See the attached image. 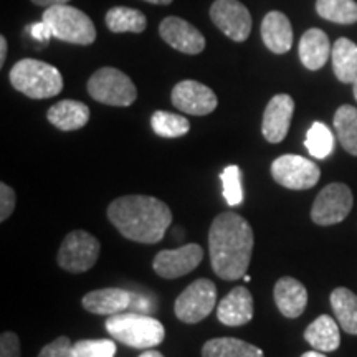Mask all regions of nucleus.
Listing matches in <instances>:
<instances>
[{"instance_id": "nucleus-1", "label": "nucleus", "mask_w": 357, "mask_h": 357, "mask_svg": "<svg viewBox=\"0 0 357 357\" xmlns=\"http://www.w3.org/2000/svg\"><path fill=\"white\" fill-rule=\"evenodd\" d=\"M253 245V230L242 215L234 212L217 215L208 230V252L213 273L227 281L243 278L252 260Z\"/></svg>"}, {"instance_id": "nucleus-2", "label": "nucleus", "mask_w": 357, "mask_h": 357, "mask_svg": "<svg viewBox=\"0 0 357 357\" xmlns=\"http://www.w3.org/2000/svg\"><path fill=\"white\" fill-rule=\"evenodd\" d=\"M108 218L128 240L159 243L172 223V212L166 202L155 197L124 195L109 204Z\"/></svg>"}, {"instance_id": "nucleus-3", "label": "nucleus", "mask_w": 357, "mask_h": 357, "mask_svg": "<svg viewBox=\"0 0 357 357\" xmlns=\"http://www.w3.org/2000/svg\"><path fill=\"white\" fill-rule=\"evenodd\" d=\"M106 331L113 339L132 349H149L159 346L166 337L160 321L141 312H119L106 319Z\"/></svg>"}, {"instance_id": "nucleus-4", "label": "nucleus", "mask_w": 357, "mask_h": 357, "mask_svg": "<svg viewBox=\"0 0 357 357\" xmlns=\"http://www.w3.org/2000/svg\"><path fill=\"white\" fill-rule=\"evenodd\" d=\"M10 83L32 100H47L63 89V77L55 66L35 58H24L10 70Z\"/></svg>"}, {"instance_id": "nucleus-5", "label": "nucleus", "mask_w": 357, "mask_h": 357, "mask_svg": "<svg viewBox=\"0 0 357 357\" xmlns=\"http://www.w3.org/2000/svg\"><path fill=\"white\" fill-rule=\"evenodd\" d=\"M42 20L50 26L53 37L63 42L91 45L96 40V29L91 19L68 3L45 8Z\"/></svg>"}, {"instance_id": "nucleus-6", "label": "nucleus", "mask_w": 357, "mask_h": 357, "mask_svg": "<svg viewBox=\"0 0 357 357\" xmlns=\"http://www.w3.org/2000/svg\"><path fill=\"white\" fill-rule=\"evenodd\" d=\"M88 93L93 100L108 106H131L137 98L132 79L113 66H105L91 75Z\"/></svg>"}, {"instance_id": "nucleus-7", "label": "nucleus", "mask_w": 357, "mask_h": 357, "mask_svg": "<svg viewBox=\"0 0 357 357\" xmlns=\"http://www.w3.org/2000/svg\"><path fill=\"white\" fill-rule=\"evenodd\" d=\"M100 252L101 245L96 236L84 230H73L65 236L58 250L56 261L70 273H84L96 265Z\"/></svg>"}, {"instance_id": "nucleus-8", "label": "nucleus", "mask_w": 357, "mask_h": 357, "mask_svg": "<svg viewBox=\"0 0 357 357\" xmlns=\"http://www.w3.org/2000/svg\"><path fill=\"white\" fill-rule=\"evenodd\" d=\"M217 305L215 283L207 278L195 280L177 296L174 312L178 321L187 324H197L207 318Z\"/></svg>"}, {"instance_id": "nucleus-9", "label": "nucleus", "mask_w": 357, "mask_h": 357, "mask_svg": "<svg viewBox=\"0 0 357 357\" xmlns=\"http://www.w3.org/2000/svg\"><path fill=\"white\" fill-rule=\"evenodd\" d=\"M271 176L280 185L291 190H306L319 182L321 169L316 162L296 154H284L271 164Z\"/></svg>"}, {"instance_id": "nucleus-10", "label": "nucleus", "mask_w": 357, "mask_h": 357, "mask_svg": "<svg viewBox=\"0 0 357 357\" xmlns=\"http://www.w3.org/2000/svg\"><path fill=\"white\" fill-rule=\"evenodd\" d=\"M354 197L346 184L334 182L326 185L316 197L311 208V218L316 225L329 227L336 225L349 215Z\"/></svg>"}, {"instance_id": "nucleus-11", "label": "nucleus", "mask_w": 357, "mask_h": 357, "mask_svg": "<svg viewBox=\"0 0 357 357\" xmlns=\"http://www.w3.org/2000/svg\"><path fill=\"white\" fill-rule=\"evenodd\" d=\"M211 19L234 42H245L252 32V15L238 0H215L211 7Z\"/></svg>"}, {"instance_id": "nucleus-12", "label": "nucleus", "mask_w": 357, "mask_h": 357, "mask_svg": "<svg viewBox=\"0 0 357 357\" xmlns=\"http://www.w3.org/2000/svg\"><path fill=\"white\" fill-rule=\"evenodd\" d=\"M204 258V250L197 243H189L176 250H162L153 261L154 271L160 278L174 280L189 275L200 265Z\"/></svg>"}, {"instance_id": "nucleus-13", "label": "nucleus", "mask_w": 357, "mask_h": 357, "mask_svg": "<svg viewBox=\"0 0 357 357\" xmlns=\"http://www.w3.org/2000/svg\"><path fill=\"white\" fill-rule=\"evenodd\" d=\"M171 100L178 111L192 116L211 114L218 105L215 93L195 79H184L177 83L172 89Z\"/></svg>"}, {"instance_id": "nucleus-14", "label": "nucleus", "mask_w": 357, "mask_h": 357, "mask_svg": "<svg viewBox=\"0 0 357 357\" xmlns=\"http://www.w3.org/2000/svg\"><path fill=\"white\" fill-rule=\"evenodd\" d=\"M159 33L160 38L171 45L174 50L187 55H199L205 48L204 35L194 25L178 17H167L160 22Z\"/></svg>"}, {"instance_id": "nucleus-15", "label": "nucleus", "mask_w": 357, "mask_h": 357, "mask_svg": "<svg viewBox=\"0 0 357 357\" xmlns=\"http://www.w3.org/2000/svg\"><path fill=\"white\" fill-rule=\"evenodd\" d=\"M294 113V100L289 95H276L263 113L261 132L271 144H278L287 137Z\"/></svg>"}, {"instance_id": "nucleus-16", "label": "nucleus", "mask_w": 357, "mask_h": 357, "mask_svg": "<svg viewBox=\"0 0 357 357\" xmlns=\"http://www.w3.org/2000/svg\"><path fill=\"white\" fill-rule=\"evenodd\" d=\"M253 318V296L245 287H235L218 303L217 319L225 326H243Z\"/></svg>"}, {"instance_id": "nucleus-17", "label": "nucleus", "mask_w": 357, "mask_h": 357, "mask_svg": "<svg viewBox=\"0 0 357 357\" xmlns=\"http://www.w3.org/2000/svg\"><path fill=\"white\" fill-rule=\"evenodd\" d=\"M273 298L281 314L289 319L300 318L307 305V291L305 284L291 278V276H283L276 281Z\"/></svg>"}, {"instance_id": "nucleus-18", "label": "nucleus", "mask_w": 357, "mask_h": 357, "mask_svg": "<svg viewBox=\"0 0 357 357\" xmlns=\"http://www.w3.org/2000/svg\"><path fill=\"white\" fill-rule=\"evenodd\" d=\"M261 38L268 50L276 55H283L291 50L293 26L288 17L276 10L266 13L261 22Z\"/></svg>"}, {"instance_id": "nucleus-19", "label": "nucleus", "mask_w": 357, "mask_h": 357, "mask_svg": "<svg viewBox=\"0 0 357 357\" xmlns=\"http://www.w3.org/2000/svg\"><path fill=\"white\" fill-rule=\"evenodd\" d=\"M83 307L93 314L113 316L124 312L131 306V293L121 288H102L89 291L83 296Z\"/></svg>"}, {"instance_id": "nucleus-20", "label": "nucleus", "mask_w": 357, "mask_h": 357, "mask_svg": "<svg viewBox=\"0 0 357 357\" xmlns=\"http://www.w3.org/2000/svg\"><path fill=\"white\" fill-rule=\"evenodd\" d=\"M333 48L328 35L319 29H311L305 32L300 40V47H298L301 63L311 71L323 68Z\"/></svg>"}, {"instance_id": "nucleus-21", "label": "nucleus", "mask_w": 357, "mask_h": 357, "mask_svg": "<svg viewBox=\"0 0 357 357\" xmlns=\"http://www.w3.org/2000/svg\"><path fill=\"white\" fill-rule=\"evenodd\" d=\"M47 119L60 131H77L88 124L89 108L82 101L63 100L48 109Z\"/></svg>"}, {"instance_id": "nucleus-22", "label": "nucleus", "mask_w": 357, "mask_h": 357, "mask_svg": "<svg viewBox=\"0 0 357 357\" xmlns=\"http://www.w3.org/2000/svg\"><path fill=\"white\" fill-rule=\"evenodd\" d=\"M305 339L312 349L321 352H333L341 344L339 326L328 314L319 316V318H316L307 326L305 331Z\"/></svg>"}, {"instance_id": "nucleus-23", "label": "nucleus", "mask_w": 357, "mask_h": 357, "mask_svg": "<svg viewBox=\"0 0 357 357\" xmlns=\"http://www.w3.org/2000/svg\"><path fill=\"white\" fill-rule=\"evenodd\" d=\"M333 70L341 83L357 79V45L349 38H337L333 45Z\"/></svg>"}, {"instance_id": "nucleus-24", "label": "nucleus", "mask_w": 357, "mask_h": 357, "mask_svg": "<svg viewBox=\"0 0 357 357\" xmlns=\"http://www.w3.org/2000/svg\"><path fill=\"white\" fill-rule=\"evenodd\" d=\"M202 357H265L260 347L235 337H215L202 347Z\"/></svg>"}, {"instance_id": "nucleus-25", "label": "nucleus", "mask_w": 357, "mask_h": 357, "mask_svg": "<svg viewBox=\"0 0 357 357\" xmlns=\"http://www.w3.org/2000/svg\"><path fill=\"white\" fill-rule=\"evenodd\" d=\"M331 307L339 326L357 336V294L347 288H336L331 293Z\"/></svg>"}, {"instance_id": "nucleus-26", "label": "nucleus", "mask_w": 357, "mask_h": 357, "mask_svg": "<svg viewBox=\"0 0 357 357\" xmlns=\"http://www.w3.org/2000/svg\"><path fill=\"white\" fill-rule=\"evenodd\" d=\"M106 26L113 33H142L147 26V19L141 10L131 7H113L106 13Z\"/></svg>"}, {"instance_id": "nucleus-27", "label": "nucleus", "mask_w": 357, "mask_h": 357, "mask_svg": "<svg viewBox=\"0 0 357 357\" xmlns=\"http://www.w3.org/2000/svg\"><path fill=\"white\" fill-rule=\"evenodd\" d=\"M334 129L341 146L357 158V108L351 105L341 106L334 114Z\"/></svg>"}, {"instance_id": "nucleus-28", "label": "nucleus", "mask_w": 357, "mask_h": 357, "mask_svg": "<svg viewBox=\"0 0 357 357\" xmlns=\"http://www.w3.org/2000/svg\"><path fill=\"white\" fill-rule=\"evenodd\" d=\"M316 12L334 24L352 25L357 22V3L354 0H316Z\"/></svg>"}, {"instance_id": "nucleus-29", "label": "nucleus", "mask_w": 357, "mask_h": 357, "mask_svg": "<svg viewBox=\"0 0 357 357\" xmlns=\"http://www.w3.org/2000/svg\"><path fill=\"white\" fill-rule=\"evenodd\" d=\"M151 126L160 137H181L189 132L190 123L181 114L169 113V111H155L151 118Z\"/></svg>"}, {"instance_id": "nucleus-30", "label": "nucleus", "mask_w": 357, "mask_h": 357, "mask_svg": "<svg viewBox=\"0 0 357 357\" xmlns=\"http://www.w3.org/2000/svg\"><path fill=\"white\" fill-rule=\"evenodd\" d=\"M305 146L314 159H326L333 153L334 136L326 124L314 123L306 134Z\"/></svg>"}, {"instance_id": "nucleus-31", "label": "nucleus", "mask_w": 357, "mask_h": 357, "mask_svg": "<svg viewBox=\"0 0 357 357\" xmlns=\"http://www.w3.org/2000/svg\"><path fill=\"white\" fill-rule=\"evenodd\" d=\"M222 194L223 199L230 207H236L243 202V187H242V171L238 166H227L220 174Z\"/></svg>"}, {"instance_id": "nucleus-32", "label": "nucleus", "mask_w": 357, "mask_h": 357, "mask_svg": "<svg viewBox=\"0 0 357 357\" xmlns=\"http://www.w3.org/2000/svg\"><path fill=\"white\" fill-rule=\"evenodd\" d=\"M116 347L111 339H82L73 344L75 357H114Z\"/></svg>"}, {"instance_id": "nucleus-33", "label": "nucleus", "mask_w": 357, "mask_h": 357, "mask_svg": "<svg viewBox=\"0 0 357 357\" xmlns=\"http://www.w3.org/2000/svg\"><path fill=\"white\" fill-rule=\"evenodd\" d=\"M38 357H75L73 356V342L70 337L60 336L40 351Z\"/></svg>"}, {"instance_id": "nucleus-34", "label": "nucleus", "mask_w": 357, "mask_h": 357, "mask_svg": "<svg viewBox=\"0 0 357 357\" xmlns=\"http://www.w3.org/2000/svg\"><path fill=\"white\" fill-rule=\"evenodd\" d=\"M17 195L10 185L6 182L0 184V222H6L8 217L15 211Z\"/></svg>"}, {"instance_id": "nucleus-35", "label": "nucleus", "mask_w": 357, "mask_h": 357, "mask_svg": "<svg viewBox=\"0 0 357 357\" xmlns=\"http://www.w3.org/2000/svg\"><path fill=\"white\" fill-rule=\"evenodd\" d=\"M0 357H20V339L15 333L6 331L0 336Z\"/></svg>"}, {"instance_id": "nucleus-36", "label": "nucleus", "mask_w": 357, "mask_h": 357, "mask_svg": "<svg viewBox=\"0 0 357 357\" xmlns=\"http://www.w3.org/2000/svg\"><path fill=\"white\" fill-rule=\"evenodd\" d=\"M32 35H33V38L40 40V42H47V43H48V40H50V37H53L50 26L45 24L43 20L40 22V24L32 25Z\"/></svg>"}, {"instance_id": "nucleus-37", "label": "nucleus", "mask_w": 357, "mask_h": 357, "mask_svg": "<svg viewBox=\"0 0 357 357\" xmlns=\"http://www.w3.org/2000/svg\"><path fill=\"white\" fill-rule=\"evenodd\" d=\"M35 6H40V7H53V6H63V3H68L70 0H32Z\"/></svg>"}, {"instance_id": "nucleus-38", "label": "nucleus", "mask_w": 357, "mask_h": 357, "mask_svg": "<svg viewBox=\"0 0 357 357\" xmlns=\"http://www.w3.org/2000/svg\"><path fill=\"white\" fill-rule=\"evenodd\" d=\"M7 60V38L0 35V66L6 65Z\"/></svg>"}, {"instance_id": "nucleus-39", "label": "nucleus", "mask_w": 357, "mask_h": 357, "mask_svg": "<svg viewBox=\"0 0 357 357\" xmlns=\"http://www.w3.org/2000/svg\"><path fill=\"white\" fill-rule=\"evenodd\" d=\"M301 357H328V356H326L324 352H321V351H307Z\"/></svg>"}, {"instance_id": "nucleus-40", "label": "nucleus", "mask_w": 357, "mask_h": 357, "mask_svg": "<svg viewBox=\"0 0 357 357\" xmlns=\"http://www.w3.org/2000/svg\"><path fill=\"white\" fill-rule=\"evenodd\" d=\"M139 357H164L159 351H144Z\"/></svg>"}, {"instance_id": "nucleus-41", "label": "nucleus", "mask_w": 357, "mask_h": 357, "mask_svg": "<svg viewBox=\"0 0 357 357\" xmlns=\"http://www.w3.org/2000/svg\"><path fill=\"white\" fill-rule=\"evenodd\" d=\"M144 2L158 3V6H169V3H172V0H144Z\"/></svg>"}, {"instance_id": "nucleus-42", "label": "nucleus", "mask_w": 357, "mask_h": 357, "mask_svg": "<svg viewBox=\"0 0 357 357\" xmlns=\"http://www.w3.org/2000/svg\"><path fill=\"white\" fill-rule=\"evenodd\" d=\"M352 86H354V98H356V101H357V79L354 83H352Z\"/></svg>"}]
</instances>
